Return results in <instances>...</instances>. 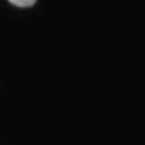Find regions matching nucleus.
Listing matches in <instances>:
<instances>
[{"mask_svg":"<svg viewBox=\"0 0 145 145\" xmlns=\"http://www.w3.org/2000/svg\"><path fill=\"white\" fill-rule=\"evenodd\" d=\"M11 4L16 5V7H22V8H26V7H31L35 4L36 0H8Z\"/></svg>","mask_w":145,"mask_h":145,"instance_id":"nucleus-1","label":"nucleus"}]
</instances>
